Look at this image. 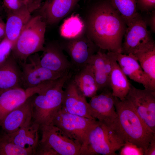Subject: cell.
<instances>
[{"instance_id": "cell-1", "label": "cell", "mask_w": 155, "mask_h": 155, "mask_svg": "<svg viewBox=\"0 0 155 155\" xmlns=\"http://www.w3.org/2000/svg\"><path fill=\"white\" fill-rule=\"evenodd\" d=\"M88 3L82 18L86 34L101 49L121 53L125 22L109 0Z\"/></svg>"}, {"instance_id": "cell-2", "label": "cell", "mask_w": 155, "mask_h": 155, "mask_svg": "<svg viewBox=\"0 0 155 155\" xmlns=\"http://www.w3.org/2000/svg\"><path fill=\"white\" fill-rule=\"evenodd\" d=\"M117 117L112 127L125 142H129L142 148L145 152L155 136L137 115L130 102L115 97Z\"/></svg>"}, {"instance_id": "cell-3", "label": "cell", "mask_w": 155, "mask_h": 155, "mask_svg": "<svg viewBox=\"0 0 155 155\" xmlns=\"http://www.w3.org/2000/svg\"><path fill=\"white\" fill-rule=\"evenodd\" d=\"M71 75L70 71L51 81L32 98V119L40 126L52 124L62 107L64 86Z\"/></svg>"}, {"instance_id": "cell-4", "label": "cell", "mask_w": 155, "mask_h": 155, "mask_svg": "<svg viewBox=\"0 0 155 155\" xmlns=\"http://www.w3.org/2000/svg\"><path fill=\"white\" fill-rule=\"evenodd\" d=\"M47 25L40 15L31 17L15 42L11 54L20 63L31 55L43 51Z\"/></svg>"}, {"instance_id": "cell-5", "label": "cell", "mask_w": 155, "mask_h": 155, "mask_svg": "<svg viewBox=\"0 0 155 155\" xmlns=\"http://www.w3.org/2000/svg\"><path fill=\"white\" fill-rule=\"evenodd\" d=\"M125 142L113 127L95 120L89 131L87 145L81 155H116Z\"/></svg>"}, {"instance_id": "cell-6", "label": "cell", "mask_w": 155, "mask_h": 155, "mask_svg": "<svg viewBox=\"0 0 155 155\" xmlns=\"http://www.w3.org/2000/svg\"><path fill=\"white\" fill-rule=\"evenodd\" d=\"M95 120L69 113L61 108L55 115L52 124L81 146V155L87 144L89 130Z\"/></svg>"}, {"instance_id": "cell-7", "label": "cell", "mask_w": 155, "mask_h": 155, "mask_svg": "<svg viewBox=\"0 0 155 155\" xmlns=\"http://www.w3.org/2000/svg\"><path fill=\"white\" fill-rule=\"evenodd\" d=\"M63 51L69 55L71 69L75 71L88 64L92 56L100 49L86 35L59 42Z\"/></svg>"}, {"instance_id": "cell-8", "label": "cell", "mask_w": 155, "mask_h": 155, "mask_svg": "<svg viewBox=\"0 0 155 155\" xmlns=\"http://www.w3.org/2000/svg\"><path fill=\"white\" fill-rule=\"evenodd\" d=\"M147 126L155 133V91L137 89L131 84L125 98Z\"/></svg>"}, {"instance_id": "cell-9", "label": "cell", "mask_w": 155, "mask_h": 155, "mask_svg": "<svg viewBox=\"0 0 155 155\" xmlns=\"http://www.w3.org/2000/svg\"><path fill=\"white\" fill-rule=\"evenodd\" d=\"M42 136L39 141L53 150L58 155H81V147L60 128L50 124L40 126Z\"/></svg>"}, {"instance_id": "cell-10", "label": "cell", "mask_w": 155, "mask_h": 155, "mask_svg": "<svg viewBox=\"0 0 155 155\" xmlns=\"http://www.w3.org/2000/svg\"><path fill=\"white\" fill-rule=\"evenodd\" d=\"M40 58L38 54L36 53L29 57L28 59H29V63L26 62L20 63L22 67V88L35 87L58 79L66 73H57L42 67L39 63Z\"/></svg>"}, {"instance_id": "cell-11", "label": "cell", "mask_w": 155, "mask_h": 155, "mask_svg": "<svg viewBox=\"0 0 155 155\" xmlns=\"http://www.w3.org/2000/svg\"><path fill=\"white\" fill-rule=\"evenodd\" d=\"M122 42L121 53L133 54L136 51L154 41L147 28L146 22L139 13L127 26Z\"/></svg>"}, {"instance_id": "cell-12", "label": "cell", "mask_w": 155, "mask_h": 155, "mask_svg": "<svg viewBox=\"0 0 155 155\" xmlns=\"http://www.w3.org/2000/svg\"><path fill=\"white\" fill-rule=\"evenodd\" d=\"M110 88L105 89L100 94L91 98L88 102V108L92 117L112 127L117 114L115 106V96Z\"/></svg>"}, {"instance_id": "cell-13", "label": "cell", "mask_w": 155, "mask_h": 155, "mask_svg": "<svg viewBox=\"0 0 155 155\" xmlns=\"http://www.w3.org/2000/svg\"><path fill=\"white\" fill-rule=\"evenodd\" d=\"M47 82L38 86L27 88L16 87L0 94V123L9 113L24 103L35 94L40 93Z\"/></svg>"}, {"instance_id": "cell-14", "label": "cell", "mask_w": 155, "mask_h": 155, "mask_svg": "<svg viewBox=\"0 0 155 155\" xmlns=\"http://www.w3.org/2000/svg\"><path fill=\"white\" fill-rule=\"evenodd\" d=\"M42 4V0H33L20 10L7 14L5 37L15 43L32 17V14L38 9Z\"/></svg>"}, {"instance_id": "cell-15", "label": "cell", "mask_w": 155, "mask_h": 155, "mask_svg": "<svg viewBox=\"0 0 155 155\" xmlns=\"http://www.w3.org/2000/svg\"><path fill=\"white\" fill-rule=\"evenodd\" d=\"M63 51L59 42L47 43L44 45L43 55L39 59V64L53 72L65 74L71 69V66Z\"/></svg>"}, {"instance_id": "cell-16", "label": "cell", "mask_w": 155, "mask_h": 155, "mask_svg": "<svg viewBox=\"0 0 155 155\" xmlns=\"http://www.w3.org/2000/svg\"><path fill=\"white\" fill-rule=\"evenodd\" d=\"M71 76L64 87L61 108L72 114L95 119L89 114L88 102L86 97L79 91L71 79Z\"/></svg>"}, {"instance_id": "cell-17", "label": "cell", "mask_w": 155, "mask_h": 155, "mask_svg": "<svg viewBox=\"0 0 155 155\" xmlns=\"http://www.w3.org/2000/svg\"><path fill=\"white\" fill-rule=\"evenodd\" d=\"M81 0H45L36 11L47 25L58 23L69 14Z\"/></svg>"}, {"instance_id": "cell-18", "label": "cell", "mask_w": 155, "mask_h": 155, "mask_svg": "<svg viewBox=\"0 0 155 155\" xmlns=\"http://www.w3.org/2000/svg\"><path fill=\"white\" fill-rule=\"evenodd\" d=\"M33 96L9 113L1 121L0 126L5 133L14 132L32 121Z\"/></svg>"}, {"instance_id": "cell-19", "label": "cell", "mask_w": 155, "mask_h": 155, "mask_svg": "<svg viewBox=\"0 0 155 155\" xmlns=\"http://www.w3.org/2000/svg\"><path fill=\"white\" fill-rule=\"evenodd\" d=\"M40 125L31 121L17 131L3 135L8 140L22 148L33 150L36 152L39 140Z\"/></svg>"}, {"instance_id": "cell-20", "label": "cell", "mask_w": 155, "mask_h": 155, "mask_svg": "<svg viewBox=\"0 0 155 155\" xmlns=\"http://www.w3.org/2000/svg\"><path fill=\"white\" fill-rule=\"evenodd\" d=\"M114 53L117 62L126 76L135 82L142 84L144 88L150 89L148 80L133 55Z\"/></svg>"}, {"instance_id": "cell-21", "label": "cell", "mask_w": 155, "mask_h": 155, "mask_svg": "<svg viewBox=\"0 0 155 155\" xmlns=\"http://www.w3.org/2000/svg\"><path fill=\"white\" fill-rule=\"evenodd\" d=\"M22 87V73L12 54L0 66V94L13 88Z\"/></svg>"}, {"instance_id": "cell-22", "label": "cell", "mask_w": 155, "mask_h": 155, "mask_svg": "<svg viewBox=\"0 0 155 155\" xmlns=\"http://www.w3.org/2000/svg\"><path fill=\"white\" fill-rule=\"evenodd\" d=\"M111 64L110 75L111 87L113 95L121 100L125 99L131 84L117 62L114 52H107Z\"/></svg>"}, {"instance_id": "cell-23", "label": "cell", "mask_w": 155, "mask_h": 155, "mask_svg": "<svg viewBox=\"0 0 155 155\" xmlns=\"http://www.w3.org/2000/svg\"><path fill=\"white\" fill-rule=\"evenodd\" d=\"M138 61L149 82L150 89L155 91V44L153 41L133 54Z\"/></svg>"}, {"instance_id": "cell-24", "label": "cell", "mask_w": 155, "mask_h": 155, "mask_svg": "<svg viewBox=\"0 0 155 155\" xmlns=\"http://www.w3.org/2000/svg\"><path fill=\"white\" fill-rule=\"evenodd\" d=\"M71 78L80 92L85 97L91 98L99 90L94 72L89 64L72 74Z\"/></svg>"}, {"instance_id": "cell-25", "label": "cell", "mask_w": 155, "mask_h": 155, "mask_svg": "<svg viewBox=\"0 0 155 155\" xmlns=\"http://www.w3.org/2000/svg\"><path fill=\"white\" fill-rule=\"evenodd\" d=\"M60 36L64 39H71L79 37L85 33L84 22L78 14H73L65 20L60 26Z\"/></svg>"}, {"instance_id": "cell-26", "label": "cell", "mask_w": 155, "mask_h": 155, "mask_svg": "<svg viewBox=\"0 0 155 155\" xmlns=\"http://www.w3.org/2000/svg\"><path fill=\"white\" fill-rule=\"evenodd\" d=\"M113 8L128 26L138 15L137 0H109Z\"/></svg>"}, {"instance_id": "cell-27", "label": "cell", "mask_w": 155, "mask_h": 155, "mask_svg": "<svg viewBox=\"0 0 155 155\" xmlns=\"http://www.w3.org/2000/svg\"><path fill=\"white\" fill-rule=\"evenodd\" d=\"M35 153L34 150L19 146L9 141L3 135L0 137V155H30Z\"/></svg>"}, {"instance_id": "cell-28", "label": "cell", "mask_w": 155, "mask_h": 155, "mask_svg": "<svg viewBox=\"0 0 155 155\" xmlns=\"http://www.w3.org/2000/svg\"><path fill=\"white\" fill-rule=\"evenodd\" d=\"M1 4L3 10H5L7 14L18 11L29 4L24 0H1Z\"/></svg>"}, {"instance_id": "cell-29", "label": "cell", "mask_w": 155, "mask_h": 155, "mask_svg": "<svg viewBox=\"0 0 155 155\" xmlns=\"http://www.w3.org/2000/svg\"><path fill=\"white\" fill-rule=\"evenodd\" d=\"M14 43L6 37L0 42V66L5 62L11 55Z\"/></svg>"}, {"instance_id": "cell-30", "label": "cell", "mask_w": 155, "mask_h": 155, "mask_svg": "<svg viewBox=\"0 0 155 155\" xmlns=\"http://www.w3.org/2000/svg\"><path fill=\"white\" fill-rule=\"evenodd\" d=\"M120 149V155H144V152L142 148L129 142H125Z\"/></svg>"}, {"instance_id": "cell-31", "label": "cell", "mask_w": 155, "mask_h": 155, "mask_svg": "<svg viewBox=\"0 0 155 155\" xmlns=\"http://www.w3.org/2000/svg\"><path fill=\"white\" fill-rule=\"evenodd\" d=\"M137 9L142 12H149L154 10L155 0H137Z\"/></svg>"}, {"instance_id": "cell-32", "label": "cell", "mask_w": 155, "mask_h": 155, "mask_svg": "<svg viewBox=\"0 0 155 155\" xmlns=\"http://www.w3.org/2000/svg\"><path fill=\"white\" fill-rule=\"evenodd\" d=\"M155 155V136L150 142L144 155Z\"/></svg>"}, {"instance_id": "cell-33", "label": "cell", "mask_w": 155, "mask_h": 155, "mask_svg": "<svg viewBox=\"0 0 155 155\" xmlns=\"http://www.w3.org/2000/svg\"><path fill=\"white\" fill-rule=\"evenodd\" d=\"M5 36V23L0 16V42L3 39Z\"/></svg>"}, {"instance_id": "cell-34", "label": "cell", "mask_w": 155, "mask_h": 155, "mask_svg": "<svg viewBox=\"0 0 155 155\" xmlns=\"http://www.w3.org/2000/svg\"><path fill=\"white\" fill-rule=\"evenodd\" d=\"M152 13L151 16L149 20V24L150 27L152 31L155 32V11H152Z\"/></svg>"}, {"instance_id": "cell-35", "label": "cell", "mask_w": 155, "mask_h": 155, "mask_svg": "<svg viewBox=\"0 0 155 155\" xmlns=\"http://www.w3.org/2000/svg\"><path fill=\"white\" fill-rule=\"evenodd\" d=\"M25 2L28 4H30L31 3H32L33 0H24Z\"/></svg>"}, {"instance_id": "cell-36", "label": "cell", "mask_w": 155, "mask_h": 155, "mask_svg": "<svg viewBox=\"0 0 155 155\" xmlns=\"http://www.w3.org/2000/svg\"><path fill=\"white\" fill-rule=\"evenodd\" d=\"M3 10V8L1 5V4L0 3V15L1 14V12Z\"/></svg>"}, {"instance_id": "cell-37", "label": "cell", "mask_w": 155, "mask_h": 155, "mask_svg": "<svg viewBox=\"0 0 155 155\" xmlns=\"http://www.w3.org/2000/svg\"><path fill=\"white\" fill-rule=\"evenodd\" d=\"M1 0H0V1H1Z\"/></svg>"}]
</instances>
